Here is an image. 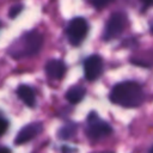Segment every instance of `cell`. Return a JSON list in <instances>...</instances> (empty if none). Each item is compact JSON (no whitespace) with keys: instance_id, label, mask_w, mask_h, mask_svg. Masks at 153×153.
Returning a JSON list of instances; mask_svg holds the SVG:
<instances>
[{"instance_id":"obj_1","label":"cell","mask_w":153,"mask_h":153,"mask_svg":"<svg viewBox=\"0 0 153 153\" xmlns=\"http://www.w3.org/2000/svg\"><path fill=\"white\" fill-rule=\"evenodd\" d=\"M110 100L123 108H137L145 99L142 86L133 80H126L116 84L110 94Z\"/></svg>"},{"instance_id":"obj_2","label":"cell","mask_w":153,"mask_h":153,"mask_svg":"<svg viewBox=\"0 0 153 153\" xmlns=\"http://www.w3.org/2000/svg\"><path fill=\"white\" fill-rule=\"evenodd\" d=\"M43 44V36L38 31H30L16 39L8 49V53L14 59L36 55Z\"/></svg>"},{"instance_id":"obj_3","label":"cell","mask_w":153,"mask_h":153,"mask_svg":"<svg viewBox=\"0 0 153 153\" xmlns=\"http://www.w3.org/2000/svg\"><path fill=\"white\" fill-rule=\"evenodd\" d=\"M112 133V128L109 123L100 120L96 112H91L87 117L86 135L91 140H100L109 136Z\"/></svg>"},{"instance_id":"obj_4","label":"cell","mask_w":153,"mask_h":153,"mask_svg":"<svg viewBox=\"0 0 153 153\" xmlns=\"http://www.w3.org/2000/svg\"><path fill=\"white\" fill-rule=\"evenodd\" d=\"M67 36L73 45L80 44L88 32V23L81 17L73 18L67 25Z\"/></svg>"},{"instance_id":"obj_5","label":"cell","mask_w":153,"mask_h":153,"mask_svg":"<svg viewBox=\"0 0 153 153\" xmlns=\"http://www.w3.org/2000/svg\"><path fill=\"white\" fill-rule=\"evenodd\" d=\"M127 24V16L123 12H115L110 16L108 19V23L105 25V30L103 33V38L105 41H110L120 36Z\"/></svg>"},{"instance_id":"obj_6","label":"cell","mask_w":153,"mask_h":153,"mask_svg":"<svg viewBox=\"0 0 153 153\" xmlns=\"http://www.w3.org/2000/svg\"><path fill=\"white\" fill-rule=\"evenodd\" d=\"M103 73V60L99 55H91L84 62V74L88 81L97 80Z\"/></svg>"},{"instance_id":"obj_7","label":"cell","mask_w":153,"mask_h":153,"mask_svg":"<svg viewBox=\"0 0 153 153\" xmlns=\"http://www.w3.org/2000/svg\"><path fill=\"white\" fill-rule=\"evenodd\" d=\"M43 130V124L41 122H32L29 123L26 126H24L17 134L16 139H14V143L16 145H23L30 140H32L33 137H36L38 134H41Z\"/></svg>"},{"instance_id":"obj_8","label":"cell","mask_w":153,"mask_h":153,"mask_svg":"<svg viewBox=\"0 0 153 153\" xmlns=\"http://www.w3.org/2000/svg\"><path fill=\"white\" fill-rule=\"evenodd\" d=\"M45 72L51 79H61L66 73V65L61 60H50L45 65Z\"/></svg>"},{"instance_id":"obj_9","label":"cell","mask_w":153,"mask_h":153,"mask_svg":"<svg viewBox=\"0 0 153 153\" xmlns=\"http://www.w3.org/2000/svg\"><path fill=\"white\" fill-rule=\"evenodd\" d=\"M17 94H18V97L24 102L25 105H27V106H30V108L35 106L36 97H35L33 90H32L30 86H27V85H22V86H19L18 90H17Z\"/></svg>"},{"instance_id":"obj_10","label":"cell","mask_w":153,"mask_h":153,"mask_svg":"<svg viewBox=\"0 0 153 153\" xmlns=\"http://www.w3.org/2000/svg\"><path fill=\"white\" fill-rule=\"evenodd\" d=\"M85 93H86V90H85L82 86L75 85V86H72V87L66 92V99H67L71 104H76V103H79L80 100H82V98L85 97Z\"/></svg>"},{"instance_id":"obj_11","label":"cell","mask_w":153,"mask_h":153,"mask_svg":"<svg viewBox=\"0 0 153 153\" xmlns=\"http://www.w3.org/2000/svg\"><path fill=\"white\" fill-rule=\"evenodd\" d=\"M76 129H78V127H76L75 123H67V124H65L63 127H61L59 129L57 136L61 140H68L76 133Z\"/></svg>"},{"instance_id":"obj_12","label":"cell","mask_w":153,"mask_h":153,"mask_svg":"<svg viewBox=\"0 0 153 153\" xmlns=\"http://www.w3.org/2000/svg\"><path fill=\"white\" fill-rule=\"evenodd\" d=\"M114 0H92V4L94 7L97 8H103L105 6H108L109 4H111Z\"/></svg>"},{"instance_id":"obj_13","label":"cell","mask_w":153,"mask_h":153,"mask_svg":"<svg viewBox=\"0 0 153 153\" xmlns=\"http://www.w3.org/2000/svg\"><path fill=\"white\" fill-rule=\"evenodd\" d=\"M22 8H23L22 5H16V6H13V7L10 10V12H8L10 18H16V17L22 12Z\"/></svg>"},{"instance_id":"obj_14","label":"cell","mask_w":153,"mask_h":153,"mask_svg":"<svg viewBox=\"0 0 153 153\" xmlns=\"http://www.w3.org/2000/svg\"><path fill=\"white\" fill-rule=\"evenodd\" d=\"M7 128H8V122L0 117V136L7 130Z\"/></svg>"},{"instance_id":"obj_15","label":"cell","mask_w":153,"mask_h":153,"mask_svg":"<svg viewBox=\"0 0 153 153\" xmlns=\"http://www.w3.org/2000/svg\"><path fill=\"white\" fill-rule=\"evenodd\" d=\"M142 5H143V10L145 8H148L151 6H153V0H141Z\"/></svg>"},{"instance_id":"obj_16","label":"cell","mask_w":153,"mask_h":153,"mask_svg":"<svg viewBox=\"0 0 153 153\" xmlns=\"http://www.w3.org/2000/svg\"><path fill=\"white\" fill-rule=\"evenodd\" d=\"M149 27H151V32L153 33V20L151 22V25H149Z\"/></svg>"}]
</instances>
